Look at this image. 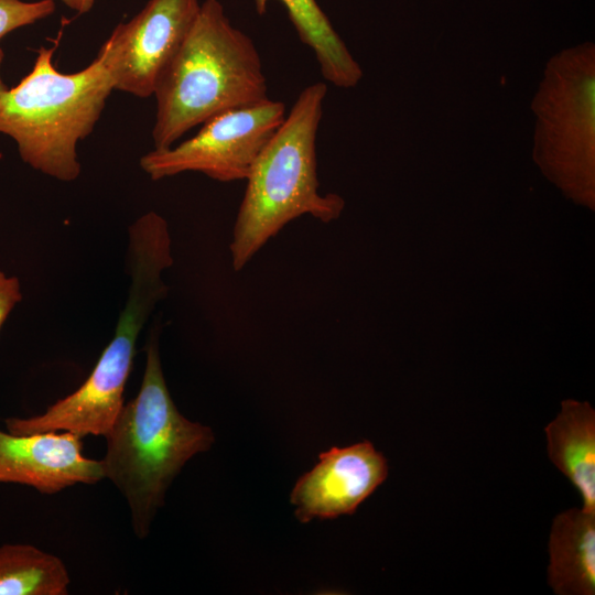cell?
Returning a JSON list of instances; mask_svg holds the SVG:
<instances>
[{
  "mask_svg": "<svg viewBox=\"0 0 595 595\" xmlns=\"http://www.w3.org/2000/svg\"><path fill=\"white\" fill-rule=\"evenodd\" d=\"M174 263L166 219L148 212L128 227L126 271L130 283L113 336L84 383L39 415L6 420L8 432L25 435L67 431L85 436L104 435L122 407L138 337L156 305L169 293L163 272Z\"/></svg>",
  "mask_w": 595,
  "mask_h": 595,
  "instance_id": "obj_1",
  "label": "cell"
},
{
  "mask_svg": "<svg viewBox=\"0 0 595 595\" xmlns=\"http://www.w3.org/2000/svg\"><path fill=\"white\" fill-rule=\"evenodd\" d=\"M252 39L231 24L218 0H205L184 41L160 74L152 128L154 149H167L208 119L268 97Z\"/></svg>",
  "mask_w": 595,
  "mask_h": 595,
  "instance_id": "obj_2",
  "label": "cell"
},
{
  "mask_svg": "<svg viewBox=\"0 0 595 595\" xmlns=\"http://www.w3.org/2000/svg\"><path fill=\"white\" fill-rule=\"evenodd\" d=\"M145 350L139 392L123 404L105 436L107 451L101 459L105 478L128 502L139 539L148 536L166 489L185 463L214 443L212 430L187 420L170 394L161 365L158 327L151 331Z\"/></svg>",
  "mask_w": 595,
  "mask_h": 595,
  "instance_id": "obj_3",
  "label": "cell"
},
{
  "mask_svg": "<svg viewBox=\"0 0 595 595\" xmlns=\"http://www.w3.org/2000/svg\"><path fill=\"white\" fill-rule=\"evenodd\" d=\"M326 93L325 83L305 87L253 162L229 245L234 271L290 221L310 215L326 224L340 215L342 197L318 191L316 136Z\"/></svg>",
  "mask_w": 595,
  "mask_h": 595,
  "instance_id": "obj_4",
  "label": "cell"
},
{
  "mask_svg": "<svg viewBox=\"0 0 595 595\" xmlns=\"http://www.w3.org/2000/svg\"><path fill=\"white\" fill-rule=\"evenodd\" d=\"M55 47H41L32 71L0 96V133L11 137L32 169L73 182L82 166L77 144L99 120L113 88L104 57L64 74L52 62Z\"/></svg>",
  "mask_w": 595,
  "mask_h": 595,
  "instance_id": "obj_5",
  "label": "cell"
},
{
  "mask_svg": "<svg viewBox=\"0 0 595 595\" xmlns=\"http://www.w3.org/2000/svg\"><path fill=\"white\" fill-rule=\"evenodd\" d=\"M285 115V105L270 98L221 112L178 145L145 153L140 166L153 181L184 172H199L223 183L246 180Z\"/></svg>",
  "mask_w": 595,
  "mask_h": 595,
  "instance_id": "obj_6",
  "label": "cell"
},
{
  "mask_svg": "<svg viewBox=\"0 0 595 595\" xmlns=\"http://www.w3.org/2000/svg\"><path fill=\"white\" fill-rule=\"evenodd\" d=\"M199 8L198 0H149L130 21L119 23L99 50L113 88L140 98L152 96Z\"/></svg>",
  "mask_w": 595,
  "mask_h": 595,
  "instance_id": "obj_7",
  "label": "cell"
},
{
  "mask_svg": "<svg viewBox=\"0 0 595 595\" xmlns=\"http://www.w3.org/2000/svg\"><path fill=\"white\" fill-rule=\"evenodd\" d=\"M387 476V459L370 442L332 447L298 480L290 500L301 522L351 515Z\"/></svg>",
  "mask_w": 595,
  "mask_h": 595,
  "instance_id": "obj_8",
  "label": "cell"
},
{
  "mask_svg": "<svg viewBox=\"0 0 595 595\" xmlns=\"http://www.w3.org/2000/svg\"><path fill=\"white\" fill-rule=\"evenodd\" d=\"M83 436L63 431L15 435L0 430V484L34 487L53 495L105 478L101 461L82 454Z\"/></svg>",
  "mask_w": 595,
  "mask_h": 595,
  "instance_id": "obj_9",
  "label": "cell"
},
{
  "mask_svg": "<svg viewBox=\"0 0 595 595\" xmlns=\"http://www.w3.org/2000/svg\"><path fill=\"white\" fill-rule=\"evenodd\" d=\"M548 583L558 595L595 594V513H559L549 540Z\"/></svg>",
  "mask_w": 595,
  "mask_h": 595,
  "instance_id": "obj_10",
  "label": "cell"
},
{
  "mask_svg": "<svg viewBox=\"0 0 595 595\" xmlns=\"http://www.w3.org/2000/svg\"><path fill=\"white\" fill-rule=\"evenodd\" d=\"M550 461L578 490L583 510L595 513V412L587 403L565 401L544 429Z\"/></svg>",
  "mask_w": 595,
  "mask_h": 595,
  "instance_id": "obj_11",
  "label": "cell"
},
{
  "mask_svg": "<svg viewBox=\"0 0 595 595\" xmlns=\"http://www.w3.org/2000/svg\"><path fill=\"white\" fill-rule=\"evenodd\" d=\"M258 14L270 0H253ZM300 37L314 53L323 77L338 87L355 85L361 73L316 0H280Z\"/></svg>",
  "mask_w": 595,
  "mask_h": 595,
  "instance_id": "obj_12",
  "label": "cell"
},
{
  "mask_svg": "<svg viewBox=\"0 0 595 595\" xmlns=\"http://www.w3.org/2000/svg\"><path fill=\"white\" fill-rule=\"evenodd\" d=\"M69 583L60 558L30 544L0 547V595H65Z\"/></svg>",
  "mask_w": 595,
  "mask_h": 595,
  "instance_id": "obj_13",
  "label": "cell"
},
{
  "mask_svg": "<svg viewBox=\"0 0 595 595\" xmlns=\"http://www.w3.org/2000/svg\"><path fill=\"white\" fill-rule=\"evenodd\" d=\"M54 11V0H0V40L9 32L44 19Z\"/></svg>",
  "mask_w": 595,
  "mask_h": 595,
  "instance_id": "obj_14",
  "label": "cell"
},
{
  "mask_svg": "<svg viewBox=\"0 0 595 595\" xmlns=\"http://www.w3.org/2000/svg\"><path fill=\"white\" fill-rule=\"evenodd\" d=\"M21 300L22 291L19 279L7 275L0 270V327Z\"/></svg>",
  "mask_w": 595,
  "mask_h": 595,
  "instance_id": "obj_15",
  "label": "cell"
},
{
  "mask_svg": "<svg viewBox=\"0 0 595 595\" xmlns=\"http://www.w3.org/2000/svg\"><path fill=\"white\" fill-rule=\"evenodd\" d=\"M65 6L78 14L87 13L94 7L96 0H62Z\"/></svg>",
  "mask_w": 595,
  "mask_h": 595,
  "instance_id": "obj_16",
  "label": "cell"
},
{
  "mask_svg": "<svg viewBox=\"0 0 595 595\" xmlns=\"http://www.w3.org/2000/svg\"><path fill=\"white\" fill-rule=\"evenodd\" d=\"M2 60H3V52L0 48V65H1ZM6 89H8V88L4 86V84H3V82H2V79L0 77V96Z\"/></svg>",
  "mask_w": 595,
  "mask_h": 595,
  "instance_id": "obj_17",
  "label": "cell"
}]
</instances>
